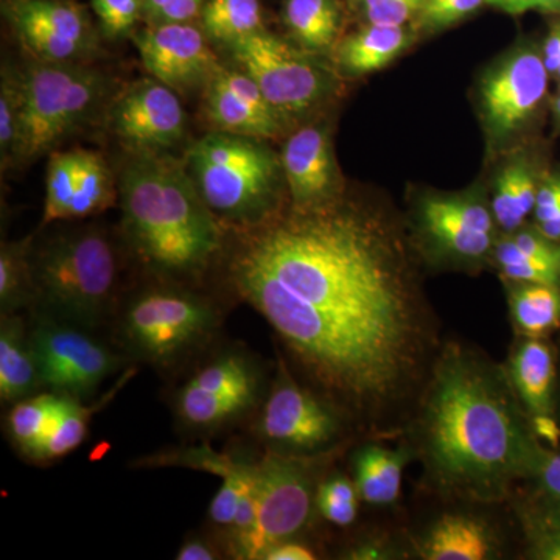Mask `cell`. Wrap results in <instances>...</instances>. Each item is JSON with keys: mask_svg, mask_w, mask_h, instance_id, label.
I'll return each instance as SVG.
<instances>
[{"mask_svg": "<svg viewBox=\"0 0 560 560\" xmlns=\"http://www.w3.org/2000/svg\"><path fill=\"white\" fill-rule=\"evenodd\" d=\"M497 539L488 522L471 514H444L419 544L427 560H486L495 558Z\"/></svg>", "mask_w": 560, "mask_h": 560, "instance_id": "cell-21", "label": "cell"}, {"mask_svg": "<svg viewBox=\"0 0 560 560\" xmlns=\"http://www.w3.org/2000/svg\"><path fill=\"white\" fill-rule=\"evenodd\" d=\"M510 168L512 187H514L515 201L521 210L523 219L529 215L536 209L537 187L534 184L533 176L521 164L512 165Z\"/></svg>", "mask_w": 560, "mask_h": 560, "instance_id": "cell-42", "label": "cell"}, {"mask_svg": "<svg viewBox=\"0 0 560 560\" xmlns=\"http://www.w3.org/2000/svg\"><path fill=\"white\" fill-rule=\"evenodd\" d=\"M425 0H360L364 18L370 24L404 27L415 20Z\"/></svg>", "mask_w": 560, "mask_h": 560, "instance_id": "cell-39", "label": "cell"}, {"mask_svg": "<svg viewBox=\"0 0 560 560\" xmlns=\"http://www.w3.org/2000/svg\"><path fill=\"white\" fill-rule=\"evenodd\" d=\"M221 551L206 537L191 536L180 545L176 559L178 560H217L221 559Z\"/></svg>", "mask_w": 560, "mask_h": 560, "instance_id": "cell-46", "label": "cell"}, {"mask_svg": "<svg viewBox=\"0 0 560 560\" xmlns=\"http://www.w3.org/2000/svg\"><path fill=\"white\" fill-rule=\"evenodd\" d=\"M22 124L18 161H32L54 149L94 113L105 80L68 62L39 61L21 75Z\"/></svg>", "mask_w": 560, "mask_h": 560, "instance_id": "cell-7", "label": "cell"}, {"mask_svg": "<svg viewBox=\"0 0 560 560\" xmlns=\"http://www.w3.org/2000/svg\"><path fill=\"white\" fill-rule=\"evenodd\" d=\"M534 210H536L537 223H545L560 215V178L548 180L537 190Z\"/></svg>", "mask_w": 560, "mask_h": 560, "instance_id": "cell-44", "label": "cell"}, {"mask_svg": "<svg viewBox=\"0 0 560 560\" xmlns=\"http://www.w3.org/2000/svg\"><path fill=\"white\" fill-rule=\"evenodd\" d=\"M506 374L529 418L555 415L558 366L555 350L544 338L525 337L518 342Z\"/></svg>", "mask_w": 560, "mask_h": 560, "instance_id": "cell-20", "label": "cell"}, {"mask_svg": "<svg viewBox=\"0 0 560 560\" xmlns=\"http://www.w3.org/2000/svg\"><path fill=\"white\" fill-rule=\"evenodd\" d=\"M410 35L404 27L368 25L342 43L340 58L350 72L366 73L385 68L407 47Z\"/></svg>", "mask_w": 560, "mask_h": 560, "instance_id": "cell-25", "label": "cell"}, {"mask_svg": "<svg viewBox=\"0 0 560 560\" xmlns=\"http://www.w3.org/2000/svg\"><path fill=\"white\" fill-rule=\"evenodd\" d=\"M511 316L523 337L544 338L560 326L559 285L522 283L511 293Z\"/></svg>", "mask_w": 560, "mask_h": 560, "instance_id": "cell-26", "label": "cell"}, {"mask_svg": "<svg viewBox=\"0 0 560 560\" xmlns=\"http://www.w3.org/2000/svg\"><path fill=\"white\" fill-rule=\"evenodd\" d=\"M113 176L98 154L79 150V173L70 220L84 219L108 208L113 202Z\"/></svg>", "mask_w": 560, "mask_h": 560, "instance_id": "cell-31", "label": "cell"}, {"mask_svg": "<svg viewBox=\"0 0 560 560\" xmlns=\"http://www.w3.org/2000/svg\"><path fill=\"white\" fill-rule=\"evenodd\" d=\"M200 20L209 38L226 44L265 31L260 0H208Z\"/></svg>", "mask_w": 560, "mask_h": 560, "instance_id": "cell-29", "label": "cell"}, {"mask_svg": "<svg viewBox=\"0 0 560 560\" xmlns=\"http://www.w3.org/2000/svg\"><path fill=\"white\" fill-rule=\"evenodd\" d=\"M318 558L308 545L293 539L280 540L261 551L259 560H313Z\"/></svg>", "mask_w": 560, "mask_h": 560, "instance_id": "cell-43", "label": "cell"}, {"mask_svg": "<svg viewBox=\"0 0 560 560\" xmlns=\"http://www.w3.org/2000/svg\"><path fill=\"white\" fill-rule=\"evenodd\" d=\"M130 375L131 372H128L125 377H121L120 383H117L116 388L109 390L108 396L103 397L98 404H92V407H86L83 401L68 397L54 429L40 444L33 460L35 463H50V460L65 458L69 453L75 451L79 445L83 444L92 416L113 399L114 394L121 388V385Z\"/></svg>", "mask_w": 560, "mask_h": 560, "instance_id": "cell-27", "label": "cell"}, {"mask_svg": "<svg viewBox=\"0 0 560 560\" xmlns=\"http://www.w3.org/2000/svg\"><path fill=\"white\" fill-rule=\"evenodd\" d=\"M117 346L127 359L171 370L219 330L215 302L179 285H154L132 294L114 316Z\"/></svg>", "mask_w": 560, "mask_h": 560, "instance_id": "cell-5", "label": "cell"}, {"mask_svg": "<svg viewBox=\"0 0 560 560\" xmlns=\"http://www.w3.org/2000/svg\"><path fill=\"white\" fill-rule=\"evenodd\" d=\"M360 500L357 482L345 475H334L316 489L315 504L320 517L340 528L352 525L359 517Z\"/></svg>", "mask_w": 560, "mask_h": 560, "instance_id": "cell-34", "label": "cell"}, {"mask_svg": "<svg viewBox=\"0 0 560 560\" xmlns=\"http://www.w3.org/2000/svg\"><path fill=\"white\" fill-rule=\"evenodd\" d=\"M135 43L150 75L172 90L208 83L220 68L205 31L191 22L150 24L135 36Z\"/></svg>", "mask_w": 560, "mask_h": 560, "instance_id": "cell-14", "label": "cell"}, {"mask_svg": "<svg viewBox=\"0 0 560 560\" xmlns=\"http://www.w3.org/2000/svg\"><path fill=\"white\" fill-rule=\"evenodd\" d=\"M259 466L257 522L237 559L259 560L265 548L296 537L311 521L316 500L311 456L268 451Z\"/></svg>", "mask_w": 560, "mask_h": 560, "instance_id": "cell-9", "label": "cell"}, {"mask_svg": "<svg viewBox=\"0 0 560 560\" xmlns=\"http://www.w3.org/2000/svg\"><path fill=\"white\" fill-rule=\"evenodd\" d=\"M31 324L18 313L0 315V399L13 405L43 393Z\"/></svg>", "mask_w": 560, "mask_h": 560, "instance_id": "cell-22", "label": "cell"}, {"mask_svg": "<svg viewBox=\"0 0 560 560\" xmlns=\"http://www.w3.org/2000/svg\"><path fill=\"white\" fill-rule=\"evenodd\" d=\"M544 62L547 66L548 72L556 75L560 65V22H556L552 25L547 43H545Z\"/></svg>", "mask_w": 560, "mask_h": 560, "instance_id": "cell-48", "label": "cell"}, {"mask_svg": "<svg viewBox=\"0 0 560 560\" xmlns=\"http://www.w3.org/2000/svg\"><path fill=\"white\" fill-rule=\"evenodd\" d=\"M209 119L219 131L246 138L278 135L280 114L245 70L219 68L208 81Z\"/></svg>", "mask_w": 560, "mask_h": 560, "instance_id": "cell-17", "label": "cell"}, {"mask_svg": "<svg viewBox=\"0 0 560 560\" xmlns=\"http://www.w3.org/2000/svg\"><path fill=\"white\" fill-rule=\"evenodd\" d=\"M186 120L175 90L156 79L132 84L110 110V125L121 142L131 151L147 153H162L178 145Z\"/></svg>", "mask_w": 560, "mask_h": 560, "instance_id": "cell-13", "label": "cell"}, {"mask_svg": "<svg viewBox=\"0 0 560 560\" xmlns=\"http://www.w3.org/2000/svg\"><path fill=\"white\" fill-rule=\"evenodd\" d=\"M341 430L340 408L294 382L285 366H280L257 420V433L268 448L312 456L329 448Z\"/></svg>", "mask_w": 560, "mask_h": 560, "instance_id": "cell-11", "label": "cell"}, {"mask_svg": "<svg viewBox=\"0 0 560 560\" xmlns=\"http://www.w3.org/2000/svg\"><path fill=\"white\" fill-rule=\"evenodd\" d=\"M407 452L368 445L357 453L355 482L361 500L374 506H388L399 499Z\"/></svg>", "mask_w": 560, "mask_h": 560, "instance_id": "cell-24", "label": "cell"}, {"mask_svg": "<svg viewBox=\"0 0 560 560\" xmlns=\"http://www.w3.org/2000/svg\"><path fill=\"white\" fill-rule=\"evenodd\" d=\"M493 217L503 230L514 231L523 223V215L515 201L514 187L510 168L503 172L497 183L495 198H493Z\"/></svg>", "mask_w": 560, "mask_h": 560, "instance_id": "cell-41", "label": "cell"}, {"mask_svg": "<svg viewBox=\"0 0 560 560\" xmlns=\"http://www.w3.org/2000/svg\"><path fill=\"white\" fill-rule=\"evenodd\" d=\"M22 124L21 75L3 69L0 84V156L2 167L18 161Z\"/></svg>", "mask_w": 560, "mask_h": 560, "instance_id": "cell-33", "label": "cell"}, {"mask_svg": "<svg viewBox=\"0 0 560 560\" xmlns=\"http://www.w3.org/2000/svg\"><path fill=\"white\" fill-rule=\"evenodd\" d=\"M422 224L448 256L477 260L492 246V215L478 202L433 198L423 202Z\"/></svg>", "mask_w": 560, "mask_h": 560, "instance_id": "cell-18", "label": "cell"}, {"mask_svg": "<svg viewBox=\"0 0 560 560\" xmlns=\"http://www.w3.org/2000/svg\"><path fill=\"white\" fill-rule=\"evenodd\" d=\"M10 20L39 61L69 62L91 43L86 14L70 0H11Z\"/></svg>", "mask_w": 560, "mask_h": 560, "instance_id": "cell-15", "label": "cell"}, {"mask_svg": "<svg viewBox=\"0 0 560 560\" xmlns=\"http://www.w3.org/2000/svg\"><path fill=\"white\" fill-rule=\"evenodd\" d=\"M555 109H556V114H558V117L560 119V91H559L558 98H556V102H555Z\"/></svg>", "mask_w": 560, "mask_h": 560, "instance_id": "cell-51", "label": "cell"}, {"mask_svg": "<svg viewBox=\"0 0 560 560\" xmlns=\"http://www.w3.org/2000/svg\"><path fill=\"white\" fill-rule=\"evenodd\" d=\"M69 396L43 390L16 401L7 415V436L22 456L35 458L36 452L54 429Z\"/></svg>", "mask_w": 560, "mask_h": 560, "instance_id": "cell-23", "label": "cell"}, {"mask_svg": "<svg viewBox=\"0 0 560 560\" xmlns=\"http://www.w3.org/2000/svg\"><path fill=\"white\" fill-rule=\"evenodd\" d=\"M33 313L95 330L117 312L120 264L95 226L50 235L31 250Z\"/></svg>", "mask_w": 560, "mask_h": 560, "instance_id": "cell-4", "label": "cell"}, {"mask_svg": "<svg viewBox=\"0 0 560 560\" xmlns=\"http://www.w3.org/2000/svg\"><path fill=\"white\" fill-rule=\"evenodd\" d=\"M260 389L256 361L243 350H230L208 361L180 386L175 397L176 416L191 430L221 429L253 410Z\"/></svg>", "mask_w": 560, "mask_h": 560, "instance_id": "cell-10", "label": "cell"}, {"mask_svg": "<svg viewBox=\"0 0 560 560\" xmlns=\"http://www.w3.org/2000/svg\"><path fill=\"white\" fill-rule=\"evenodd\" d=\"M230 279L340 410L382 418L425 374L431 315L370 221L324 206L261 223Z\"/></svg>", "mask_w": 560, "mask_h": 560, "instance_id": "cell-1", "label": "cell"}, {"mask_svg": "<svg viewBox=\"0 0 560 560\" xmlns=\"http://www.w3.org/2000/svg\"><path fill=\"white\" fill-rule=\"evenodd\" d=\"M184 165L217 219L243 228L265 223L279 164L259 139L212 132L190 147Z\"/></svg>", "mask_w": 560, "mask_h": 560, "instance_id": "cell-6", "label": "cell"}, {"mask_svg": "<svg viewBox=\"0 0 560 560\" xmlns=\"http://www.w3.org/2000/svg\"><path fill=\"white\" fill-rule=\"evenodd\" d=\"M208 0H143V16L150 24H179L201 16Z\"/></svg>", "mask_w": 560, "mask_h": 560, "instance_id": "cell-40", "label": "cell"}, {"mask_svg": "<svg viewBox=\"0 0 560 560\" xmlns=\"http://www.w3.org/2000/svg\"><path fill=\"white\" fill-rule=\"evenodd\" d=\"M242 70L256 81L272 108L301 113L326 94L327 77L312 60L267 31L230 44Z\"/></svg>", "mask_w": 560, "mask_h": 560, "instance_id": "cell-12", "label": "cell"}, {"mask_svg": "<svg viewBox=\"0 0 560 560\" xmlns=\"http://www.w3.org/2000/svg\"><path fill=\"white\" fill-rule=\"evenodd\" d=\"M555 415L558 416L560 423V382H558V385H556Z\"/></svg>", "mask_w": 560, "mask_h": 560, "instance_id": "cell-50", "label": "cell"}, {"mask_svg": "<svg viewBox=\"0 0 560 560\" xmlns=\"http://www.w3.org/2000/svg\"><path fill=\"white\" fill-rule=\"evenodd\" d=\"M528 480L536 485L545 514L560 521V452L541 447Z\"/></svg>", "mask_w": 560, "mask_h": 560, "instance_id": "cell-36", "label": "cell"}, {"mask_svg": "<svg viewBox=\"0 0 560 560\" xmlns=\"http://www.w3.org/2000/svg\"><path fill=\"white\" fill-rule=\"evenodd\" d=\"M31 337L44 390L90 399L127 357L98 340L94 330L33 313Z\"/></svg>", "mask_w": 560, "mask_h": 560, "instance_id": "cell-8", "label": "cell"}, {"mask_svg": "<svg viewBox=\"0 0 560 560\" xmlns=\"http://www.w3.org/2000/svg\"><path fill=\"white\" fill-rule=\"evenodd\" d=\"M415 431L430 485L481 503L528 480L541 451L506 371L460 346L434 361Z\"/></svg>", "mask_w": 560, "mask_h": 560, "instance_id": "cell-2", "label": "cell"}, {"mask_svg": "<svg viewBox=\"0 0 560 560\" xmlns=\"http://www.w3.org/2000/svg\"><path fill=\"white\" fill-rule=\"evenodd\" d=\"M530 427H533L537 440L548 442L552 448L558 447L560 442V423L555 415L530 418Z\"/></svg>", "mask_w": 560, "mask_h": 560, "instance_id": "cell-47", "label": "cell"}, {"mask_svg": "<svg viewBox=\"0 0 560 560\" xmlns=\"http://www.w3.org/2000/svg\"><path fill=\"white\" fill-rule=\"evenodd\" d=\"M495 256L501 271L511 280H517L522 283L559 285L560 264L540 259V257L526 253L514 242V238L500 243Z\"/></svg>", "mask_w": 560, "mask_h": 560, "instance_id": "cell-35", "label": "cell"}, {"mask_svg": "<svg viewBox=\"0 0 560 560\" xmlns=\"http://www.w3.org/2000/svg\"><path fill=\"white\" fill-rule=\"evenodd\" d=\"M77 173H79V150L57 153L50 158L49 167H47L44 226L57 221L70 220Z\"/></svg>", "mask_w": 560, "mask_h": 560, "instance_id": "cell-32", "label": "cell"}, {"mask_svg": "<svg viewBox=\"0 0 560 560\" xmlns=\"http://www.w3.org/2000/svg\"><path fill=\"white\" fill-rule=\"evenodd\" d=\"M120 202L131 249L162 278H197L223 248L220 220L173 158L132 151L120 173Z\"/></svg>", "mask_w": 560, "mask_h": 560, "instance_id": "cell-3", "label": "cell"}, {"mask_svg": "<svg viewBox=\"0 0 560 560\" xmlns=\"http://www.w3.org/2000/svg\"><path fill=\"white\" fill-rule=\"evenodd\" d=\"M548 69L536 51L514 55L482 86L490 130L504 136L517 130L539 106L548 88Z\"/></svg>", "mask_w": 560, "mask_h": 560, "instance_id": "cell-16", "label": "cell"}, {"mask_svg": "<svg viewBox=\"0 0 560 560\" xmlns=\"http://www.w3.org/2000/svg\"><path fill=\"white\" fill-rule=\"evenodd\" d=\"M556 75H558V77H559V79H560V65H559L558 72H556Z\"/></svg>", "mask_w": 560, "mask_h": 560, "instance_id": "cell-52", "label": "cell"}, {"mask_svg": "<svg viewBox=\"0 0 560 560\" xmlns=\"http://www.w3.org/2000/svg\"><path fill=\"white\" fill-rule=\"evenodd\" d=\"M33 241L2 243L0 249V315L33 305L31 250Z\"/></svg>", "mask_w": 560, "mask_h": 560, "instance_id": "cell-30", "label": "cell"}, {"mask_svg": "<svg viewBox=\"0 0 560 560\" xmlns=\"http://www.w3.org/2000/svg\"><path fill=\"white\" fill-rule=\"evenodd\" d=\"M485 3L486 0H425L416 20L420 28L440 31L469 16Z\"/></svg>", "mask_w": 560, "mask_h": 560, "instance_id": "cell-38", "label": "cell"}, {"mask_svg": "<svg viewBox=\"0 0 560 560\" xmlns=\"http://www.w3.org/2000/svg\"><path fill=\"white\" fill-rule=\"evenodd\" d=\"M486 3L510 14H523L530 10L560 14V0H486Z\"/></svg>", "mask_w": 560, "mask_h": 560, "instance_id": "cell-45", "label": "cell"}, {"mask_svg": "<svg viewBox=\"0 0 560 560\" xmlns=\"http://www.w3.org/2000/svg\"><path fill=\"white\" fill-rule=\"evenodd\" d=\"M282 171L298 210L324 208L334 194L329 140L316 127L294 132L282 153Z\"/></svg>", "mask_w": 560, "mask_h": 560, "instance_id": "cell-19", "label": "cell"}, {"mask_svg": "<svg viewBox=\"0 0 560 560\" xmlns=\"http://www.w3.org/2000/svg\"><path fill=\"white\" fill-rule=\"evenodd\" d=\"M92 9L109 38H120L135 31L143 16V0H92Z\"/></svg>", "mask_w": 560, "mask_h": 560, "instance_id": "cell-37", "label": "cell"}, {"mask_svg": "<svg viewBox=\"0 0 560 560\" xmlns=\"http://www.w3.org/2000/svg\"><path fill=\"white\" fill-rule=\"evenodd\" d=\"M283 18L296 39L311 49H326L340 32L337 0H285Z\"/></svg>", "mask_w": 560, "mask_h": 560, "instance_id": "cell-28", "label": "cell"}, {"mask_svg": "<svg viewBox=\"0 0 560 560\" xmlns=\"http://www.w3.org/2000/svg\"><path fill=\"white\" fill-rule=\"evenodd\" d=\"M539 232L550 242L560 241V215L556 217V219L545 221V223H539Z\"/></svg>", "mask_w": 560, "mask_h": 560, "instance_id": "cell-49", "label": "cell"}]
</instances>
